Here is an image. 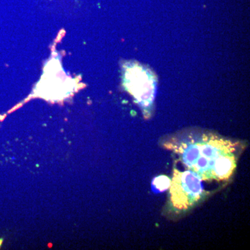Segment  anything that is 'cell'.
<instances>
[{"label": "cell", "instance_id": "cell-1", "mask_svg": "<svg viewBox=\"0 0 250 250\" xmlns=\"http://www.w3.org/2000/svg\"><path fill=\"white\" fill-rule=\"evenodd\" d=\"M236 143L215 136H204L199 142L181 143L177 147L181 160L204 181L213 180L215 161L236 150Z\"/></svg>", "mask_w": 250, "mask_h": 250}, {"label": "cell", "instance_id": "cell-2", "mask_svg": "<svg viewBox=\"0 0 250 250\" xmlns=\"http://www.w3.org/2000/svg\"><path fill=\"white\" fill-rule=\"evenodd\" d=\"M202 179L193 171L174 170L170 182V200L179 210H186L196 203L203 194Z\"/></svg>", "mask_w": 250, "mask_h": 250}, {"label": "cell", "instance_id": "cell-3", "mask_svg": "<svg viewBox=\"0 0 250 250\" xmlns=\"http://www.w3.org/2000/svg\"><path fill=\"white\" fill-rule=\"evenodd\" d=\"M236 167V157L233 153L220 156L215 161L213 171V179L226 180L232 175Z\"/></svg>", "mask_w": 250, "mask_h": 250}, {"label": "cell", "instance_id": "cell-4", "mask_svg": "<svg viewBox=\"0 0 250 250\" xmlns=\"http://www.w3.org/2000/svg\"><path fill=\"white\" fill-rule=\"evenodd\" d=\"M171 181L168 177L166 176H159V177H156L154 180V185L158 189L163 191V190H167L170 186Z\"/></svg>", "mask_w": 250, "mask_h": 250}]
</instances>
